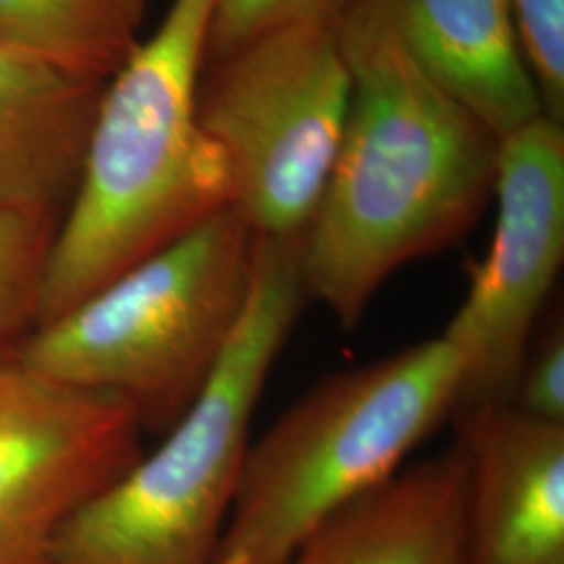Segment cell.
I'll list each match as a JSON object with an SVG mask.
<instances>
[{"mask_svg": "<svg viewBox=\"0 0 564 564\" xmlns=\"http://www.w3.org/2000/svg\"><path fill=\"white\" fill-rule=\"evenodd\" d=\"M354 76L333 21H293L205 61L199 120L260 237H302L341 147Z\"/></svg>", "mask_w": 564, "mask_h": 564, "instance_id": "6", "label": "cell"}, {"mask_svg": "<svg viewBox=\"0 0 564 564\" xmlns=\"http://www.w3.org/2000/svg\"><path fill=\"white\" fill-rule=\"evenodd\" d=\"M464 564H564V424L466 410Z\"/></svg>", "mask_w": 564, "mask_h": 564, "instance_id": "9", "label": "cell"}, {"mask_svg": "<svg viewBox=\"0 0 564 564\" xmlns=\"http://www.w3.org/2000/svg\"><path fill=\"white\" fill-rule=\"evenodd\" d=\"M354 93L341 147L302 235V276L345 328L405 263L464 237L494 197L500 137L377 21L341 23Z\"/></svg>", "mask_w": 564, "mask_h": 564, "instance_id": "1", "label": "cell"}, {"mask_svg": "<svg viewBox=\"0 0 564 564\" xmlns=\"http://www.w3.org/2000/svg\"><path fill=\"white\" fill-rule=\"evenodd\" d=\"M57 226L46 218L0 220V354L36 326L42 270Z\"/></svg>", "mask_w": 564, "mask_h": 564, "instance_id": "14", "label": "cell"}, {"mask_svg": "<svg viewBox=\"0 0 564 564\" xmlns=\"http://www.w3.org/2000/svg\"><path fill=\"white\" fill-rule=\"evenodd\" d=\"M149 0H0V51L107 82L141 44Z\"/></svg>", "mask_w": 564, "mask_h": 564, "instance_id": "13", "label": "cell"}, {"mask_svg": "<svg viewBox=\"0 0 564 564\" xmlns=\"http://www.w3.org/2000/svg\"><path fill=\"white\" fill-rule=\"evenodd\" d=\"M463 351L445 337L312 387L249 445L212 564H279L330 517L393 479L460 408Z\"/></svg>", "mask_w": 564, "mask_h": 564, "instance_id": "4", "label": "cell"}, {"mask_svg": "<svg viewBox=\"0 0 564 564\" xmlns=\"http://www.w3.org/2000/svg\"><path fill=\"white\" fill-rule=\"evenodd\" d=\"M510 405L531 419L564 424L563 326H554L542 345L527 354Z\"/></svg>", "mask_w": 564, "mask_h": 564, "instance_id": "17", "label": "cell"}, {"mask_svg": "<svg viewBox=\"0 0 564 564\" xmlns=\"http://www.w3.org/2000/svg\"><path fill=\"white\" fill-rule=\"evenodd\" d=\"M358 11L500 139L544 116L510 0H368Z\"/></svg>", "mask_w": 564, "mask_h": 564, "instance_id": "10", "label": "cell"}, {"mask_svg": "<svg viewBox=\"0 0 564 564\" xmlns=\"http://www.w3.org/2000/svg\"><path fill=\"white\" fill-rule=\"evenodd\" d=\"M524 65L547 120L564 121V0H510Z\"/></svg>", "mask_w": 564, "mask_h": 564, "instance_id": "16", "label": "cell"}, {"mask_svg": "<svg viewBox=\"0 0 564 564\" xmlns=\"http://www.w3.org/2000/svg\"><path fill=\"white\" fill-rule=\"evenodd\" d=\"M498 216L463 305L444 330L466 360L463 405H510L564 260V128L540 116L500 139Z\"/></svg>", "mask_w": 564, "mask_h": 564, "instance_id": "7", "label": "cell"}, {"mask_svg": "<svg viewBox=\"0 0 564 564\" xmlns=\"http://www.w3.org/2000/svg\"><path fill=\"white\" fill-rule=\"evenodd\" d=\"M142 431L118 395L0 354V564H59L61 529L139 463Z\"/></svg>", "mask_w": 564, "mask_h": 564, "instance_id": "8", "label": "cell"}, {"mask_svg": "<svg viewBox=\"0 0 564 564\" xmlns=\"http://www.w3.org/2000/svg\"><path fill=\"white\" fill-rule=\"evenodd\" d=\"M466 477L463 445L400 470L279 564H464Z\"/></svg>", "mask_w": 564, "mask_h": 564, "instance_id": "12", "label": "cell"}, {"mask_svg": "<svg viewBox=\"0 0 564 564\" xmlns=\"http://www.w3.org/2000/svg\"><path fill=\"white\" fill-rule=\"evenodd\" d=\"M253 230L237 207L126 270L13 356L48 381L113 393L167 431L199 395L249 295Z\"/></svg>", "mask_w": 564, "mask_h": 564, "instance_id": "5", "label": "cell"}, {"mask_svg": "<svg viewBox=\"0 0 564 564\" xmlns=\"http://www.w3.org/2000/svg\"><path fill=\"white\" fill-rule=\"evenodd\" d=\"M307 300L302 237L253 235L241 318L160 447L65 523L59 564H212L265 381Z\"/></svg>", "mask_w": 564, "mask_h": 564, "instance_id": "3", "label": "cell"}, {"mask_svg": "<svg viewBox=\"0 0 564 564\" xmlns=\"http://www.w3.org/2000/svg\"><path fill=\"white\" fill-rule=\"evenodd\" d=\"M102 84L0 51V220L61 223Z\"/></svg>", "mask_w": 564, "mask_h": 564, "instance_id": "11", "label": "cell"}, {"mask_svg": "<svg viewBox=\"0 0 564 564\" xmlns=\"http://www.w3.org/2000/svg\"><path fill=\"white\" fill-rule=\"evenodd\" d=\"M212 11L214 0H172L102 84L80 178L46 253L36 326L237 205L230 160L199 120Z\"/></svg>", "mask_w": 564, "mask_h": 564, "instance_id": "2", "label": "cell"}, {"mask_svg": "<svg viewBox=\"0 0 564 564\" xmlns=\"http://www.w3.org/2000/svg\"><path fill=\"white\" fill-rule=\"evenodd\" d=\"M368 0H214L205 61L216 59L268 30L293 21L339 23Z\"/></svg>", "mask_w": 564, "mask_h": 564, "instance_id": "15", "label": "cell"}]
</instances>
